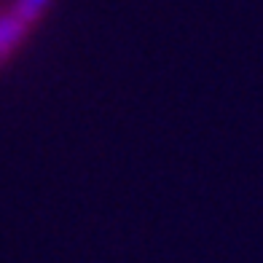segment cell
<instances>
[{
	"instance_id": "cell-1",
	"label": "cell",
	"mask_w": 263,
	"mask_h": 263,
	"mask_svg": "<svg viewBox=\"0 0 263 263\" xmlns=\"http://www.w3.org/2000/svg\"><path fill=\"white\" fill-rule=\"evenodd\" d=\"M57 0H0V70L25 51Z\"/></svg>"
}]
</instances>
